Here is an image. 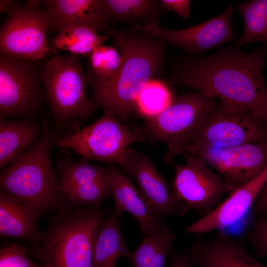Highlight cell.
<instances>
[{
    "mask_svg": "<svg viewBox=\"0 0 267 267\" xmlns=\"http://www.w3.org/2000/svg\"><path fill=\"white\" fill-rule=\"evenodd\" d=\"M106 212L78 209L55 219L30 251L40 267H91L96 239Z\"/></svg>",
    "mask_w": 267,
    "mask_h": 267,
    "instance_id": "obj_3",
    "label": "cell"
},
{
    "mask_svg": "<svg viewBox=\"0 0 267 267\" xmlns=\"http://www.w3.org/2000/svg\"><path fill=\"white\" fill-rule=\"evenodd\" d=\"M183 253L196 267H267L247 252L240 239L224 230L209 240L195 239Z\"/></svg>",
    "mask_w": 267,
    "mask_h": 267,
    "instance_id": "obj_17",
    "label": "cell"
},
{
    "mask_svg": "<svg viewBox=\"0 0 267 267\" xmlns=\"http://www.w3.org/2000/svg\"><path fill=\"white\" fill-rule=\"evenodd\" d=\"M51 145L44 122L39 140L13 159L0 175L2 190L31 203L42 213L60 209L63 204L57 173L50 160Z\"/></svg>",
    "mask_w": 267,
    "mask_h": 267,
    "instance_id": "obj_4",
    "label": "cell"
},
{
    "mask_svg": "<svg viewBox=\"0 0 267 267\" xmlns=\"http://www.w3.org/2000/svg\"><path fill=\"white\" fill-rule=\"evenodd\" d=\"M202 158L225 182L229 194L267 166V141L220 147L191 148L184 153Z\"/></svg>",
    "mask_w": 267,
    "mask_h": 267,
    "instance_id": "obj_11",
    "label": "cell"
},
{
    "mask_svg": "<svg viewBox=\"0 0 267 267\" xmlns=\"http://www.w3.org/2000/svg\"><path fill=\"white\" fill-rule=\"evenodd\" d=\"M263 141H267V126L262 121L246 108L220 101L189 138L184 153L197 147H225Z\"/></svg>",
    "mask_w": 267,
    "mask_h": 267,
    "instance_id": "obj_9",
    "label": "cell"
},
{
    "mask_svg": "<svg viewBox=\"0 0 267 267\" xmlns=\"http://www.w3.org/2000/svg\"><path fill=\"white\" fill-rule=\"evenodd\" d=\"M267 182V166L236 189L215 208L190 225L186 233H205L224 230L241 220L251 209Z\"/></svg>",
    "mask_w": 267,
    "mask_h": 267,
    "instance_id": "obj_16",
    "label": "cell"
},
{
    "mask_svg": "<svg viewBox=\"0 0 267 267\" xmlns=\"http://www.w3.org/2000/svg\"></svg>",
    "mask_w": 267,
    "mask_h": 267,
    "instance_id": "obj_35",
    "label": "cell"
},
{
    "mask_svg": "<svg viewBox=\"0 0 267 267\" xmlns=\"http://www.w3.org/2000/svg\"><path fill=\"white\" fill-rule=\"evenodd\" d=\"M43 83L54 118L85 120L97 106L87 95L86 77L78 55L53 56L45 62Z\"/></svg>",
    "mask_w": 267,
    "mask_h": 267,
    "instance_id": "obj_7",
    "label": "cell"
},
{
    "mask_svg": "<svg viewBox=\"0 0 267 267\" xmlns=\"http://www.w3.org/2000/svg\"><path fill=\"white\" fill-rule=\"evenodd\" d=\"M141 26L105 32L121 50V66L111 80L87 84L97 107H102L125 125L134 111L139 94L159 73L165 58L166 43L144 34Z\"/></svg>",
    "mask_w": 267,
    "mask_h": 267,
    "instance_id": "obj_2",
    "label": "cell"
},
{
    "mask_svg": "<svg viewBox=\"0 0 267 267\" xmlns=\"http://www.w3.org/2000/svg\"><path fill=\"white\" fill-rule=\"evenodd\" d=\"M254 219L262 217L267 213V182L262 190L252 208Z\"/></svg>",
    "mask_w": 267,
    "mask_h": 267,
    "instance_id": "obj_32",
    "label": "cell"
},
{
    "mask_svg": "<svg viewBox=\"0 0 267 267\" xmlns=\"http://www.w3.org/2000/svg\"><path fill=\"white\" fill-rule=\"evenodd\" d=\"M17 3V2H15L13 0H0V13L5 12L8 14Z\"/></svg>",
    "mask_w": 267,
    "mask_h": 267,
    "instance_id": "obj_34",
    "label": "cell"
},
{
    "mask_svg": "<svg viewBox=\"0 0 267 267\" xmlns=\"http://www.w3.org/2000/svg\"><path fill=\"white\" fill-rule=\"evenodd\" d=\"M244 23L238 45L254 42L267 44V0H254L237 5Z\"/></svg>",
    "mask_w": 267,
    "mask_h": 267,
    "instance_id": "obj_26",
    "label": "cell"
},
{
    "mask_svg": "<svg viewBox=\"0 0 267 267\" xmlns=\"http://www.w3.org/2000/svg\"><path fill=\"white\" fill-rule=\"evenodd\" d=\"M122 61L121 53L113 46L103 45L96 49L89 56V69L86 75L87 84L111 80Z\"/></svg>",
    "mask_w": 267,
    "mask_h": 267,
    "instance_id": "obj_28",
    "label": "cell"
},
{
    "mask_svg": "<svg viewBox=\"0 0 267 267\" xmlns=\"http://www.w3.org/2000/svg\"><path fill=\"white\" fill-rule=\"evenodd\" d=\"M232 12V6H228L221 14L183 29L168 30L162 27L159 22L141 26V29L147 35L157 37L188 52L199 53L233 40Z\"/></svg>",
    "mask_w": 267,
    "mask_h": 267,
    "instance_id": "obj_15",
    "label": "cell"
},
{
    "mask_svg": "<svg viewBox=\"0 0 267 267\" xmlns=\"http://www.w3.org/2000/svg\"><path fill=\"white\" fill-rule=\"evenodd\" d=\"M25 247L16 243L3 245L0 250V267H40Z\"/></svg>",
    "mask_w": 267,
    "mask_h": 267,
    "instance_id": "obj_29",
    "label": "cell"
},
{
    "mask_svg": "<svg viewBox=\"0 0 267 267\" xmlns=\"http://www.w3.org/2000/svg\"><path fill=\"white\" fill-rule=\"evenodd\" d=\"M183 155L184 164H178L174 160L170 164L175 172L173 191L190 208L204 215L215 208L227 193L226 184L202 158Z\"/></svg>",
    "mask_w": 267,
    "mask_h": 267,
    "instance_id": "obj_12",
    "label": "cell"
},
{
    "mask_svg": "<svg viewBox=\"0 0 267 267\" xmlns=\"http://www.w3.org/2000/svg\"><path fill=\"white\" fill-rule=\"evenodd\" d=\"M108 37L100 35L94 29L85 26L70 27L59 32L50 40L49 47L53 51L64 50L70 53L89 56L103 45Z\"/></svg>",
    "mask_w": 267,
    "mask_h": 267,
    "instance_id": "obj_24",
    "label": "cell"
},
{
    "mask_svg": "<svg viewBox=\"0 0 267 267\" xmlns=\"http://www.w3.org/2000/svg\"><path fill=\"white\" fill-rule=\"evenodd\" d=\"M101 7L108 29L117 23L146 26L159 22L167 10L156 0H101Z\"/></svg>",
    "mask_w": 267,
    "mask_h": 267,
    "instance_id": "obj_21",
    "label": "cell"
},
{
    "mask_svg": "<svg viewBox=\"0 0 267 267\" xmlns=\"http://www.w3.org/2000/svg\"><path fill=\"white\" fill-rule=\"evenodd\" d=\"M43 60L0 54V119L30 116L40 109L44 98Z\"/></svg>",
    "mask_w": 267,
    "mask_h": 267,
    "instance_id": "obj_8",
    "label": "cell"
},
{
    "mask_svg": "<svg viewBox=\"0 0 267 267\" xmlns=\"http://www.w3.org/2000/svg\"><path fill=\"white\" fill-rule=\"evenodd\" d=\"M41 212L31 203L1 189L0 193V234L37 244L42 233L38 229Z\"/></svg>",
    "mask_w": 267,
    "mask_h": 267,
    "instance_id": "obj_18",
    "label": "cell"
},
{
    "mask_svg": "<svg viewBox=\"0 0 267 267\" xmlns=\"http://www.w3.org/2000/svg\"><path fill=\"white\" fill-rule=\"evenodd\" d=\"M42 131L30 119L0 120V167L2 168L39 140Z\"/></svg>",
    "mask_w": 267,
    "mask_h": 267,
    "instance_id": "obj_23",
    "label": "cell"
},
{
    "mask_svg": "<svg viewBox=\"0 0 267 267\" xmlns=\"http://www.w3.org/2000/svg\"><path fill=\"white\" fill-rule=\"evenodd\" d=\"M174 97L165 83L153 79L145 85L139 94L134 112L144 120L152 118L163 111Z\"/></svg>",
    "mask_w": 267,
    "mask_h": 267,
    "instance_id": "obj_27",
    "label": "cell"
},
{
    "mask_svg": "<svg viewBox=\"0 0 267 267\" xmlns=\"http://www.w3.org/2000/svg\"><path fill=\"white\" fill-rule=\"evenodd\" d=\"M169 267H193V265L183 252L171 249L169 254Z\"/></svg>",
    "mask_w": 267,
    "mask_h": 267,
    "instance_id": "obj_33",
    "label": "cell"
},
{
    "mask_svg": "<svg viewBox=\"0 0 267 267\" xmlns=\"http://www.w3.org/2000/svg\"><path fill=\"white\" fill-rule=\"evenodd\" d=\"M41 0L18 3L0 29V53L30 59H44L50 51L46 37L50 18Z\"/></svg>",
    "mask_w": 267,
    "mask_h": 267,
    "instance_id": "obj_10",
    "label": "cell"
},
{
    "mask_svg": "<svg viewBox=\"0 0 267 267\" xmlns=\"http://www.w3.org/2000/svg\"><path fill=\"white\" fill-rule=\"evenodd\" d=\"M265 55L262 49L249 53L233 47L222 49L182 62L174 70L173 79L179 85L246 108L267 126Z\"/></svg>",
    "mask_w": 267,
    "mask_h": 267,
    "instance_id": "obj_1",
    "label": "cell"
},
{
    "mask_svg": "<svg viewBox=\"0 0 267 267\" xmlns=\"http://www.w3.org/2000/svg\"><path fill=\"white\" fill-rule=\"evenodd\" d=\"M122 215L114 208L103 221L96 239L91 267H116L119 260L129 254L120 225Z\"/></svg>",
    "mask_w": 267,
    "mask_h": 267,
    "instance_id": "obj_22",
    "label": "cell"
},
{
    "mask_svg": "<svg viewBox=\"0 0 267 267\" xmlns=\"http://www.w3.org/2000/svg\"><path fill=\"white\" fill-rule=\"evenodd\" d=\"M248 235V241L259 258H267V213L254 219Z\"/></svg>",
    "mask_w": 267,
    "mask_h": 267,
    "instance_id": "obj_30",
    "label": "cell"
},
{
    "mask_svg": "<svg viewBox=\"0 0 267 267\" xmlns=\"http://www.w3.org/2000/svg\"><path fill=\"white\" fill-rule=\"evenodd\" d=\"M111 196L114 209L122 213L129 212L136 219L143 234L170 232L160 218L153 215L144 198L130 180L113 165Z\"/></svg>",
    "mask_w": 267,
    "mask_h": 267,
    "instance_id": "obj_20",
    "label": "cell"
},
{
    "mask_svg": "<svg viewBox=\"0 0 267 267\" xmlns=\"http://www.w3.org/2000/svg\"><path fill=\"white\" fill-rule=\"evenodd\" d=\"M50 18L49 29L60 32L67 28L85 26L96 31L108 29L102 17L101 0H42Z\"/></svg>",
    "mask_w": 267,
    "mask_h": 267,
    "instance_id": "obj_19",
    "label": "cell"
},
{
    "mask_svg": "<svg viewBox=\"0 0 267 267\" xmlns=\"http://www.w3.org/2000/svg\"><path fill=\"white\" fill-rule=\"evenodd\" d=\"M214 99L199 91L180 94L139 126L152 144L160 142L167 146L165 163L170 164L176 155L184 153L189 138L216 106Z\"/></svg>",
    "mask_w": 267,
    "mask_h": 267,
    "instance_id": "obj_5",
    "label": "cell"
},
{
    "mask_svg": "<svg viewBox=\"0 0 267 267\" xmlns=\"http://www.w3.org/2000/svg\"><path fill=\"white\" fill-rule=\"evenodd\" d=\"M176 237L170 232L144 234L138 247L126 258L132 267H164Z\"/></svg>",
    "mask_w": 267,
    "mask_h": 267,
    "instance_id": "obj_25",
    "label": "cell"
},
{
    "mask_svg": "<svg viewBox=\"0 0 267 267\" xmlns=\"http://www.w3.org/2000/svg\"><path fill=\"white\" fill-rule=\"evenodd\" d=\"M57 173L58 189L73 205L101 206L111 196V166L103 167L85 161H64L58 164Z\"/></svg>",
    "mask_w": 267,
    "mask_h": 267,
    "instance_id": "obj_14",
    "label": "cell"
},
{
    "mask_svg": "<svg viewBox=\"0 0 267 267\" xmlns=\"http://www.w3.org/2000/svg\"><path fill=\"white\" fill-rule=\"evenodd\" d=\"M167 9L173 11L181 17L187 19L190 13V1L188 0H160Z\"/></svg>",
    "mask_w": 267,
    "mask_h": 267,
    "instance_id": "obj_31",
    "label": "cell"
},
{
    "mask_svg": "<svg viewBox=\"0 0 267 267\" xmlns=\"http://www.w3.org/2000/svg\"><path fill=\"white\" fill-rule=\"evenodd\" d=\"M119 165L137 183L151 212L159 217H182L190 207L179 200L155 168L151 159L128 148Z\"/></svg>",
    "mask_w": 267,
    "mask_h": 267,
    "instance_id": "obj_13",
    "label": "cell"
},
{
    "mask_svg": "<svg viewBox=\"0 0 267 267\" xmlns=\"http://www.w3.org/2000/svg\"><path fill=\"white\" fill-rule=\"evenodd\" d=\"M73 129L72 133L53 138L56 147L110 164L119 165L129 146L146 140L139 126L131 129L106 111L93 124L80 129L76 123Z\"/></svg>",
    "mask_w": 267,
    "mask_h": 267,
    "instance_id": "obj_6",
    "label": "cell"
}]
</instances>
